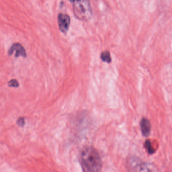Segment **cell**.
Segmentation results:
<instances>
[{
	"label": "cell",
	"mask_w": 172,
	"mask_h": 172,
	"mask_svg": "<svg viewBox=\"0 0 172 172\" xmlns=\"http://www.w3.org/2000/svg\"><path fill=\"white\" fill-rule=\"evenodd\" d=\"M25 118L23 117H20L17 121V124L18 125L21 127H23L25 125Z\"/></svg>",
	"instance_id": "obj_10"
},
{
	"label": "cell",
	"mask_w": 172,
	"mask_h": 172,
	"mask_svg": "<svg viewBox=\"0 0 172 172\" xmlns=\"http://www.w3.org/2000/svg\"><path fill=\"white\" fill-rule=\"evenodd\" d=\"M80 1V0H70V1L72 3H73V2H76V1Z\"/></svg>",
	"instance_id": "obj_11"
},
{
	"label": "cell",
	"mask_w": 172,
	"mask_h": 172,
	"mask_svg": "<svg viewBox=\"0 0 172 172\" xmlns=\"http://www.w3.org/2000/svg\"><path fill=\"white\" fill-rule=\"evenodd\" d=\"M73 3V11L78 18L82 20L89 19L92 11L88 0H80Z\"/></svg>",
	"instance_id": "obj_3"
},
{
	"label": "cell",
	"mask_w": 172,
	"mask_h": 172,
	"mask_svg": "<svg viewBox=\"0 0 172 172\" xmlns=\"http://www.w3.org/2000/svg\"><path fill=\"white\" fill-rule=\"evenodd\" d=\"M14 51L16 52V53H15L16 57H18L20 56L24 57H27V53L26 52L25 49L20 43H14L9 50L8 54L9 56H11L13 54Z\"/></svg>",
	"instance_id": "obj_5"
},
{
	"label": "cell",
	"mask_w": 172,
	"mask_h": 172,
	"mask_svg": "<svg viewBox=\"0 0 172 172\" xmlns=\"http://www.w3.org/2000/svg\"><path fill=\"white\" fill-rule=\"evenodd\" d=\"M58 24L61 32L65 33L68 31L70 25V19L68 15L59 14L58 15Z\"/></svg>",
	"instance_id": "obj_4"
},
{
	"label": "cell",
	"mask_w": 172,
	"mask_h": 172,
	"mask_svg": "<svg viewBox=\"0 0 172 172\" xmlns=\"http://www.w3.org/2000/svg\"><path fill=\"white\" fill-rule=\"evenodd\" d=\"M101 59L102 61L107 63H110L111 62L112 59L109 51L106 50L103 51L101 54Z\"/></svg>",
	"instance_id": "obj_7"
},
{
	"label": "cell",
	"mask_w": 172,
	"mask_h": 172,
	"mask_svg": "<svg viewBox=\"0 0 172 172\" xmlns=\"http://www.w3.org/2000/svg\"><path fill=\"white\" fill-rule=\"evenodd\" d=\"M83 164L89 172H100L102 169V161L97 150L92 147H85L81 153Z\"/></svg>",
	"instance_id": "obj_1"
},
{
	"label": "cell",
	"mask_w": 172,
	"mask_h": 172,
	"mask_svg": "<svg viewBox=\"0 0 172 172\" xmlns=\"http://www.w3.org/2000/svg\"><path fill=\"white\" fill-rule=\"evenodd\" d=\"M8 86L12 88H18L19 86V84L17 80L16 79H12L8 82Z\"/></svg>",
	"instance_id": "obj_9"
},
{
	"label": "cell",
	"mask_w": 172,
	"mask_h": 172,
	"mask_svg": "<svg viewBox=\"0 0 172 172\" xmlns=\"http://www.w3.org/2000/svg\"><path fill=\"white\" fill-rule=\"evenodd\" d=\"M140 129L142 134L145 137L150 136L151 132V125L150 121L147 118H142L140 122Z\"/></svg>",
	"instance_id": "obj_6"
},
{
	"label": "cell",
	"mask_w": 172,
	"mask_h": 172,
	"mask_svg": "<svg viewBox=\"0 0 172 172\" xmlns=\"http://www.w3.org/2000/svg\"><path fill=\"white\" fill-rule=\"evenodd\" d=\"M128 166L130 172H159L156 166L148 162H145L136 158H131L128 161Z\"/></svg>",
	"instance_id": "obj_2"
},
{
	"label": "cell",
	"mask_w": 172,
	"mask_h": 172,
	"mask_svg": "<svg viewBox=\"0 0 172 172\" xmlns=\"http://www.w3.org/2000/svg\"><path fill=\"white\" fill-rule=\"evenodd\" d=\"M145 147L147 152L150 155H152L155 152V148H153V145L150 140H147L145 143Z\"/></svg>",
	"instance_id": "obj_8"
}]
</instances>
